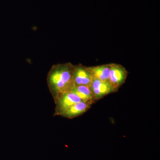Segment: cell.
Here are the masks:
<instances>
[{
    "mask_svg": "<svg viewBox=\"0 0 160 160\" xmlns=\"http://www.w3.org/2000/svg\"><path fill=\"white\" fill-rule=\"evenodd\" d=\"M71 91L77 95L83 102L89 103L91 105L94 104L96 102L93 97L89 86H73Z\"/></svg>",
    "mask_w": 160,
    "mask_h": 160,
    "instance_id": "8",
    "label": "cell"
},
{
    "mask_svg": "<svg viewBox=\"0 0 160 160\" xmlns=\"http://www.w3.org/2000/svg\"><path fill=\"white\" fill-rule=\"evenodd\" d=\"M91 106L89 103L81 101L69 107L60 116L68 119L74 118L84 114L91 108Z\"/></svg>",
    "mask_w": 160,
    "mask_h": 160,
    "instance_id": "6",
    "label": "cell"
},
{
    "mask_svg": "<svg viewBox=\"0 0 160 160\" xmlns=\"http://www.w3.org/2000/svg\"><path fill=\"white\" fill-rule=\"evenodd\" d=\"M87 68L93 78L105 82H109L110 64L90 66L87 67Z\"/></svg>",
    "mask_w": 160,
    "mask_h": 160,
    "instance_id": "7",
    "label": "cell"
},
{
    "mask_svg": "<svg viewBox=\"0 0 160 160\" xmlns=\"http://www.w3.org/2000/svg\"><path fill=\"white\" fill-rule=\"evenodd\" d=\"M89 87L96 101L118 91L109 82L101 81L95 78H93Z\"/></svg>",
    "mask_w": 160,
    "mask_h": 160,
    "instance_id": "3",
    "label": "cell"
},
{
    "mask_svg": "<svg viewBox=\"0 0 160 160\" xmlns=\"http://www.w3.org/2000/svg\"><path fill=\"white\" fill-rule=\"evenodd\" d=\"M128 72L122 65L110 64L109 82L117 90L126 82Z\"/></svg>",
    "mask_w": 160,
    "mask_h": 160,
    "instance_id": "4",
    "label": "cell"
},
{
    "mask_svg": "<svg viewBox=\"0 0 160 160\" xmlns=\"http://www.w3.org/2000/svg\"><path fill=\"white\" fill-rule=\"evenodd\" d=\"M74 66L71 63H67L52 67L47 76V82L53 98L71 91L73 88Z\"/></svg>",
    "mask_w": 160,
    "mask_h": 160,
    "instance_id": "1",
    "label": "cell"
},
{
    "mask_svg": "<svg viewBox=\"0 0 160 160\" xmlns=\"http://www.w3.org/2000/svg\"><path fill=\"white\" fill-rule=\"evenodd\" d=\"M93 78L86 66H82L81 64L74 66L73 75L74 86H90Z\"/></svg>",
    "mask_w": 160,
    "mask_h": 160,
    "instance_id": "5",
    "label": "cell"
},
{
    "mask_svg": "<svg viewBox=\"0 0 160 160\" xmlns=\"http://www.w3.org/2000/svg\"><path fill=\"white\" fill-rule=\"evenodd\" d=\"M55 108L54 116L61 115L64 111L75 103L82 101L77 95L70 91L65 92L53 98Z\"/></svg>",
    "mask_w": 160,
    "mask_h": 160,
    "instance_id": "2",
    "label": "cell"
}]
</instances>
